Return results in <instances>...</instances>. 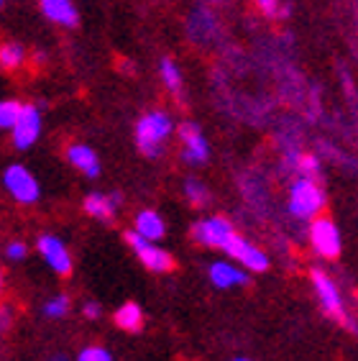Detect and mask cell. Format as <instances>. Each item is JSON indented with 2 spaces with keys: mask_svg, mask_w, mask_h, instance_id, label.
<instances>
[{
  "mask_svg": "<svg viewBox=\"0 0 358 361\" xmlns=\"http://www.w3.org/2000/svg\"><path fill=\"white\" fill-rule=\"evenodd\" d=\"M49 361H64L62 356H56V359H49Z\"/></svg>",
  "mask_w": 358,
  "mask_h": 361,
  "instance_id": "cell-27",
  "label": "cell"
},
{
  "mask_svg": "<svg viewBox=\"0 0 358 361\" xmlns=\"http://www.w3.org/2000/svg\"><path fill=\"white\" fill-rule=\"evenodd\" d=\"M23 59H26V49L21 44H3L0 49V64H3V70H16V67H21Z\"/></svg>",
  "mask_w": 358,
  "mask_h": 361,
  "instance_id": "cell-19",
  "label": "cell"
},
{
  "mask_svg": "<svg viewBox=\"0 0 358 361\" xmlns=\"http://www.w3.org/2000/svg\"><path fill=\"white\" fill-rule=\"evenodd\" d=\"M159 75H161V80H164L166 90L172 92V95L182 97V72H179L177 62L174 59H161V64H159Z\"/></svg>",
  "mask_w": 358,
  "mask_h": 361,
  "instance_id": "cell-18",
  "label": "cell"
},
{
  "mask_svg": "<svg viewBox=\"0 0 358 361\" xmlns=\"http://www.w3.org/2000/svg\"><path fill=\"white\" fill-rule=\"evenodd\" d=\"M39 254H42V259L49 264V269H54L56 274H69L72 271V257H69L67 246H64L62 238L56 236H39Z\"/></svg>",
  "mask_w": 358,
  "mask_h": 361,
  "instance_id": "cell-11",
  "label": "cell"
},
{
  "mask_svg": "<svg viewBox=\"0 0 358 361\" xmlns=\"http://www.w3.org/2000/svg\"><path fill=\"white\" fill-rule=\"evenodd\" d=\"M312 285H315L317 292V300H320V305L333 320L338 323H351L348 315H345V305H343V298H340V290H338L335 279L328 277L323 269H312Z\"/></svg>",
  "mask_w": 358,
  "mask_h": 361,
  "instance_id": "cell-3",
  "label": "cell"
},
{
  "mask_svg": "<svg viewBox=\"0 0 358 361\" xmlns=\"http://www.w3.org/2000/svg\"><path fill=\"white\" fill-rule=\"evenodd\" d=\"M67 159L69 164L75 169L85 174V177H92L95 180L97 174H100V159H97V154L85 144H72L67 149Z\"/></svg>",
  "mask_w": 358,
  "mask_h": 361,
  "instance_id": "cell-14",
  "label": "cell"
},
{
  "mask_svg": "<svg viewBox=\"0 0 358 361\" xmlns=\"http://www.w3.org/2000/svg\"><path fill=\"white\" fill-rule=\"evenodd\" d=\"M172 131H174V123L164 111L146 113L136 123V146L141 149V154L156 159L164 152V144L172 136Z\"/></svg>",
  "mask_w": 358,
  "mask_h": 361,
  "instance_id": "cell-1",
  "label": "cell"
},
{
  "mask_svg": "<svg viewBox=\"0 0 358 361\" xmlns=\"http://www.w3.org/2000/svg\"><path fill=\"white\" fill-rule=\"evenodd\" d=\"M42 11L49 21L59 23V26H77L80 16L72 0H42Z\"/></svg>",
  "mask_w": 358,
  "mask_h": 361,
  "instance_id": "cell-15",
  "label": "cell"
},
{
  "mask_svg": "<svg viewBox=\"0 0 358 361\" xmlns=\"http://www.w3.org/2000/svg\"><path fill=\"white\" fill-rule=\"evenodd\" d=\"M136 233H141L149 241H161L166 233L164 218L159 216L156 210H141L136 216Z\"/></svg>",
  "mask_w": 358,
  "mask_h": 361,
  "instance_id": "cell-16",
  "label": "cell"
},
{
  "mask_svg": "<svg viewBox=\"0 0 358 361\" xmlns=\"http://www.w3.org/2000/svg\"><path fill=\"white\" fill-rule=\"evenodd\" d=\"M325 205V192L315 177H300L290 190V213L300 221H315Z\"/></svg>",
  "mask_w": 358,
  "mask_h": 361,
  "instance_id": "cell-2",
  "label": "cell"
},
{
  "mask_svg": "<svg viewBox=\"0 0 358 361\" xmlns=\"http://www.w3.org/2000/svg\"><path fill=\"white\" fill-rule=\"evenodd\" d=\"M69 313V298L67 295H54V298H49L44 302V315L47 318H64Z\"/></svg>",
  "mask_w": 358,
  "mask_h": 361,
  "instance_id": "cell-22",
  "label": "cell"
},
{
  "mask_svg": "<svg viewBox=\"0 0 358 361\" xmlns=\"http://www.w3.org/2000/svg\"><path fill=\"white\" fill-rule=\"evenodd\" d=\"M297 169L302 172V177H315L317 169H320V161H317V157L302 154V157H300V164H297Z\"/></svg>",
  "mask_w": 358,
  "mask_h": 361,
  "instance_id": "cell-24",
  "label": "cell"
},
{
  "mask_svg": "<svg viewBox=\"0 0 358 361\" xmlns=\"http://www.w3.org/2000/svg\"><path fill=\"white\" fill-rule=\"evenodd\" d=\"M185 195H187V200L192 202V205H197V208L207 205V200H210V190H207L200 180H192V177L185 182Z\"/></svg>",
  "mask_w": 358,
  "mask_h": 361,
  "instance_id": "cell-21",
  "label": "cell"
},
{
  "mask_svg": "<svg viewBox=\"0 0 358 361\" xmlns=\"http://www.w3.org/2000/svg\"><path fill=\"white\" fill-rule=\"evenodd\" d=\"M125 241H128V246H131L133 254L141 259V264H144L146 269L169 271L174 267L172 254H166L161 246H156V241H149V238H144L141 233H136V231H133V233L128 231V233H125Z\"/></svg>",
  "mask_w": 358,
  "mask_h": 361,
  "instance_id": "cell-4",
  "label": "cell"
},
{
  "mask_svg": "<svg viewBox=\"0 0 358 361\" xmlns=\"http://www.w3.org/2000/svg\"><path fill=\"white\" fill-rule=\"evenodd\" d=\"M215 3H221V0H215Z\"/></svg>",
  "mask_w": 358,
  "mask_h": 361,
  "instance_id": "cell-29",
  "label": "cell"
},
{
  "mask_svg": "<svg viewBox=\"0 0 358 361\" xmlns=\"http://www.w3.org/2000/svg\"><path fill=\"white\" fill-rule=\"evenodd\" d=\"M310 243L323 259H335L340 254V231L331 218H315L310 226Z\"/></svg>",
  "mask_w": 358,
  "mask_h": 361,
  "instance_id": "cell-7",
  "label": "cell"
},
{
  "mask_svg": "<svg viewBox=\"0 0 358 361\" xmlns=\"http://www.w3.org/2000/svg\"><path fill=\"white\" fill-rule=\"evenodd\" d=\"M82 313H85V318L97 320L103 310H100V305H97V302H85V310H82Z\"/></svg>",
  "mask_w": 358,
  "mask_h": 361,
  "instance_id": "cell-26",
  "label": "cell"
},
{
  "mask_svg": "<svg viewBox=\"0 0 358 361\" xmlns=\"http://www.w3.org/2000/svg\"><path fill=\"white\" fill-rule=\"evenodd\" d=\"M3 185L11 195H13L16 200L21 202V205H31V202L39 200V182L31 172H28L23 164H11V167L3 172Z\"/></svg>",
  "mask_w": 358,
  "mask_h": 361,
  "instance_id": "cell-5",
  "label": "cell"
},
{
  "mask_svg": "<svg viewBox=\"0 0 358 361\" xmlns=\"http://www.w3.org/2000/svg\"><path fill=\"white\" fill-rule=\"evenodd\" d=\"M233 361H251V359H233Z\"/></svg>",
  "mask_w": 358,
  "mask_h": 361,
  "instance_id": "cell-28",
  "label": "cell"
},
{
  "mask_svg": "<svg viewBox=\"0 0 358 361\" xmlns=\"http://www.w3.org/2000/svg\"><path fill=\"white\" fill-rule=\"evenodd\" d=\"M42 133V111L36 105H26L23 108V116L18 118V123L11 128V136H13V146L16 149H31Z\"/></svg>",
  "mask_w": 358,
  "mask_h": 361,
  "instance_id": "cell-10",
  "label": "cell"
},
{
  "mask_svg": "<svg viewBox=\"0 0 358 361\" xmlns=\"http://www.w3.org/2000/svg\"><path fill=\"white\" fill-rule=\"evenodd\" d=\"M233 223L223 216L213 218H202L192 226V238L202 246H210V249H226V243L233 236Z\"/></svg>",
  "mask_w": 358,
  "mask_h": 361,
  "instance_id": "cell-6",
  "label": "cell"
},
{
  "mask_svg": "<svg viewBox=\"0 0 358 361\" xmlns=\"http://www.w3.org/2000/svg\"><path fill=\"white\" fill-rule=\"evenodd\" d=\"M179 141H182V159L187 164H205L210 159V146L197 123L187 121L179 126Z\"/></svg>",
  "mask_w": 358,
  "mask_h": 361,
  "instance_id": "cell-8",
  "label": "cell"
},
{
  "mask_svg": "<svg viewBox=\"0 0 358 361\" xmlns=\"http://www.w3.org/2000/svg\"><path fill=\"white\" fill-rule=\"evenodd\" d=\"M207 274H210V282H213L218 290H228V287H238L248 282L246 271L238 264H230V262H213L210 269H207Z\"/></svg>",
  "mask_w": 358,
  "mask_h": 361,
  "instance_id": "cell-13",
  "label": "cell"
},
{
  "mask_svg": "<svg viewBox=\"0 0 358 361\" xmlns=\"http://www.w3.org/2000/svg\"><path fill=\"white\" fill-rule=\"evenodd\" d=\"M230 259H235L241 267H246V269L251 271H266L268 269V257L264 254L259 246H254V243H248L243 236H238V233H233L230 236V241L226 243V249H223Z\"/></svg>",
  "mask_w": 358,
  "mask_h": 361,
  "instance_id": "cell-9",
  "label": "cell"
},
{
  "mask_svg": "<svg viewBox=\"0 0 358 361\" xmlns=\"http://www.w3.org/2000/svg\"><path fill=\"white\" fill-rule=\"evenodd\" d=\"M26 254H28L26 243H21V241H11L6 246V259H8V262H23V259H26Z\"/></svg>",
  "mask_w": 358,
  "mask_h": 361,
  "instance_id": "cell-25",
  "label": "cell"
},
{
  "mask_svg": "<svg viewBox=\"0 0 358 361\" xmlns=\"http://www.w3.org/2000/svg\"><path fill=\"white\" fill-rule=\"evenodd\" d=\"M116 326L123 328V331H141L144 326V313H141V307L136 302H123V305L116 310Z\"/></svg>",
  "mask_w": 358,
  "mask_h": 361,
  "instance_id": "cell-17",
  "label": "cell"
},
{
  "mask_svg": "<svg viewBox=\"0 0 358 361\" xmlns=\"http://www.w3.org/2000/svg\"><path fill=\"white\" fill-rule=\"evenodd\" d=\"M118 205H121V195L90 192L87 197H85V213L103 223H111L113 218H116Z\"/></svg>",
  "mask_w": 358,
  "mask_h": 361,
  "instance_id": "cell-12",
  "label": "cell"
},
{
  "mask_svg": "<svg viewBox=\"0 0 358 361\" xmlns=\"http://www.w3.org/2000/svg\"><path fill=\"white\" fill-rule=\"evenodd\" d=\"M77 361H113L111 351H105L103 346H87L80 351Z\"/></svg>",
  "mask_w": 358,
  "mask_h": 361,
  "instance_id": "cell-23",
  "label": "cell"
},
{
  "mask_svg": "<svg viewBox=\"0 0 358 361\" xmlns=\"http://www.w3.org/2000/svg\"><path fill=\"white\" fill-rule=\"evenodd\" d=\"M23 108L26 105H21V103H16V100H3L0 103V126L3 128H13L16 123H18V118L23 116Z\"/></svg>",
  "mask_w": 358,
  "mask_h": 361,
  "instance_id": "cell-20",
  "label": "cell"
}]
</instances>
